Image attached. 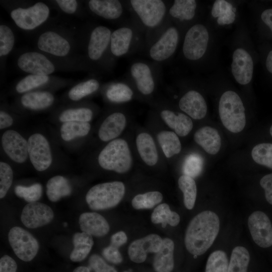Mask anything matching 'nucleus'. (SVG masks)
<instances>
[{
    "label": "nucleus",
    "instance_id": "obj_1",
    "mask_svg": "<svg viewBox=\"0 0 272 272\" xmlns=\"http://www.w3.org/2000/svg\"><path fill=\"white\" fill-rule=\"evenodd\" d=\"M220 230V220L214 212L207 210L194 216L185 232L184 243L187 251L195 256L205 253L212 245Z\"/></svg>",
    "mask_w": 272,
    "mask_h": 272
},
{
    "label": "nucleus",
    "instance_id": "obj_2",
    "mask_svg": "<svg viewBox=\"0 0 272 272\" xmlns=\"http://www.w3.org/2000/svg\"><path fill=\"white\" fill-rule=\"evenodd\" d=\"M135 18L136 26L149 33L146 43L156 37L165 28L168 7L162 0H130L127 2Z\"/></svg>",
    "mask_w": 272,
    "mask_h": 272
},
{
    "label": "nucleus",
    "instance_id": "obj_3",
    "mask_svg": "<svg viewBox=\"0 0 272 272\" xmlns=\"http://www.w3.org/2000/svg\"><path fill=\"white\" fill-rule=\"evenodd\" d=\"M99 165L105 170L123 174L132 165V158L127 143L117 139L110 142L100 152L98 157Z\"/></svg>",
    "mask_w": 272,
    "mask_h": 272
},
{
    "label": "nucleus",
    "instance_id": "obj_4",
    "mask_svg": "<svg viewBox=\"0 0 272 272\" xmlns=\"http://www.w3.org/2000/svg\"><path fill=\"white\" fill-rule=\"evenodd\" d=\"M219 113L224 127L233 133L242 131L246 124L245 108L239 96L229 90L221 96L219 103Z\"/></svg>",
    "mask_w": 272,
    "mask_h": 272
},
{
    "label": "nucleus",
    "instance_id": "obj_5",
    "mask_svg": "<svg viewBox=\"0 0 272 272\" xmlns=\"http://www.w3.org/2000/svg\"><path fill=\"white\" fill-rule=\"evenodd\" d=\"M125 186L121 181H115L96 184L86 195V201L93 210H103L116 206L125 194Z\"/></svg>",
    "mask_w": 272,
    "mask_h": 272
},
{
    "label": "nucleus",
    "instance_id": "obj_6",
    "mask_svg": "<svg viewBox=\"0 0 272 272\" xmlns=\"http://www.w3.org/2000/svg\"><path fill=\"white\" fill-rule=\"evenodd\" d=\"M179 40V34L173 26L165 27L148 46V55L155 62H163L175 53Z\"/></svg>",
    "mask_w": 272,
    "mask_h": 272
},
{
    "label": "nucleus",
    "instance_id": "obj_7",
    "mask_svg": "<svg viewBox=\"0 0 272 272\" xmlns=\"http://www.w3.org/2000/svg\"><path fill=\"white\" fill-rule=\"evenodd\" d=\"M141 31L135 25H125L112 32L110 52L114 57L126 55L142 44Z\"/></svg>",
    "mask_w": 272,
    "mask_h": 272
},
{
    "label": "nucleus",
    "instance_id": "obj_8",
    "mask_svg": "<svg viewBox=\"0 0 272 272\" xmlns=\"http://www.w3.org/2000/svg\"><path fill=\"white\" fill-rule=\"evenodd\" d=\"M50 9L43 2H37L27 7L12 10L10 16L15 24L24 30H32L43 24L48 18Z\"/></svg>",
    "mask_w": 272,
    "mask_h": 272
},
{
    "label": "nucleus",
    "instance_id": "obj_9",
    "mask_svg": "<svg viewBox=\"0 0 272 272\" xmlns=\"http://www.w3.org/2000/svg\"><path fill=\"white\" fill-rule=\"evenodd\" d=\"M209 34L206 27L201 24L192 26L186 32L182 45L184 56L190 61L200 59L208 48Z\"/></svg>",
    "mask_w": 272,
    "mask_h": 272
},
{
    "label": "nucleus",
    "instance_id": "obj_10",
    "mask_svg": "<svg viewBox=\"0 0 272 272\" xmlns=\"http://www.w3.org/2000/svg\"><path fill=\"white\" fill-rule=\"evenodd\" d=\"M8 239L16 256L24 261H31L38 252L39 245L37 239L21 227L16 226L11 228Z\"/></svg>",
    "mask_w": 272,
    "mask_h": 272
},
{
    "label": "nucleus",
    "instance_id": "obj_11",
    "mask_svg": "<svg viewBox=\"0 0 272 272\" xmlns=\"http://www.w3.org/2000/svg\"><path fill=\"white\" fill-rule=\"evenodd\" d=\"M154 64L145 61H136L129 67L130 79L138 91L143 95H151L156 88L158 73Z\"/></svg>",
    "mask_w": 272,
    "mask_h": 272
},
{
    "label": "nucleus",
    "instance_id": "obj_12",
    "mask_svg": "<svg viewBox=\"0 0 272 272\" xmlns=\"http://www.w3.org/2000/svg\"><path fill=\"white\" fill-rule=\"evenodd\" d=\"M28 152L30 161L38 171L48 169L52 162L51 151L46 138L42 134H32L28 141Z\"/></svg>",
    "mask_w": 272,
    "mask_h": 272
},
{
    "label": "nucleus",
    "instance_id": "obj_13",
    "mask_svg": "<svg viewBox=\"0 0 272 272\" xmlns=\"http://www.w3.org/2000/svg\"><path fill=\"white\" fill-rule=\"evenodd\" d=\"M17 64L21 71L30 75L49 76L56 70L55 65L46 55L37 51L22 53Z\"/></svg>",
    "mask_w": 272,
    "mask_h": 272
},
{
    "label": "nucleus",
    "instance_id": "obj_14",
    "mask_svg": "<svg viewBox=\"0 0 272 272\" xmlns=\"http://www.w3.org/2000/svg\"><path fill=\"white\" fill-rule=\"evenodd\" d=\"M249 231L254 242L262 248L272 245V225L268 216L261 211L252 213L248 219Z\"/></svg>",
    "mask_w": 272,
    "mask_h": 272
},
{
    "label": "nucleus",
    "instance_id": "obj_15",
    "mask_svg": "<svg viewBox=\"0 0 272 272\" xmlns=\"http://www.w3.org/2000/svg\"><path fill=\"white\" fill-rule=\"evenodd\" d=\"M111 34V30L105 26H97L92 30L87 48L88 57L92 62H98L110 50Z\"/></svg>",
    "mask_w": 272,
    "mask_h": 272
},
{
    "label": "nucleus",
    "instance_id": "obj_16",
    "mask_svg": "<svg viewBox=\"0 0 272 272\" xmlns=\"http://www.w3.org/2000/svg\"><path fill=\"white\" fill-rule=\"evenodd\" d=\"M54 218V213L48 205L40 202L28 203L23 208L21 220L27 228L35 229L44 226Z\"/></svg>",
    "mask_w": 272,
    "mask_h": 272
},
{
    "label": "nucleus",
    "instance_id": "obj_17",
    "mask_svg": "<svg viewBox=\"0 0 272 272\" xmlns=\"http://www.w3.org/2000/svg\"><path fill=\"white\" fill-rule=\"evenodd\" d=\"M37 45L41 51L58 57L67 56L72 48L70 42L65 37L52 30L41 34L38 38Z\"/></svg>",
    "mask_w": 272,
    "mask_h": 272
},
{
    "label": "nucleus",
    "instance_id": "obj_18",
    "mask_svg": "<svg viewBox=\"0 0 272 272\" xmlns=\"http://www.w3.org/2000/svg\"><path fill=\"white\" fill-rule=\"evenodd\" d=\"M2 145L6 154L14 162L23 163L28 158V142L18 132L6 131L2 137Z\"/></svg>",
    "mask_w": 272,
    "mask_h": 272
},
{
    "label": "nucleus",
    "instance_id": "obj_19",
    "mask_svg": "<svg viewBox=\"0 0 272 272\" xmlns=\"http://www.w3.org/2000/svg\"><path fill=\"white\" fill-rule=\"evenodd\" d=\"M254 64L250 54L244 49L238 48L233 53L231 72L240 85L249 84L253 77Z\"/></svg>",
    "mask_w": 272,
    "mask_h": 272
},
{
    "label": "nucleus",
    "instance_id": "obj_20",
    "mask_svg": "<svg viewBox=\"0 0 272 272\" xmlns=\"http://www.w3.org/2000/svg\"><path fill=\"white\" fill-rule=\"evenodd\" d=\"M163 239L157 234H150L132 242L128 248L130 259L135 263H142L148 252L156 253L160 249Z\"/></svg>",
    "mask_w": 272,
    "mask_h": 272
},
{
    "label": "nucleus",
    "instance_id": "obj_21",
    "mask_svg": "<svg viewBox=\"0 0 272 272\" xmlns=\"http://www.w3.org/2000/svg\"><path fill=\"white\" fill-rule=\"evenodd\" d=\"M179 107L188 116L194 119H201L207 113V105L202 95L191 90L186 92L180 99Z\"/></svg>",
    "mask_w": 272,
    "mask_h": 272
},
{
    "label": "nucleus",
    "instance_id": "obj_22",
    "mask_svg": "<svg viewBox=\"0 0 272 272\" xmlns=\"http://www.w3.org/2000/svg\"><path fill=\"white\" fill-rule=\"evenodd\" d=\"M88 7L94 15L111 21L121 18L125 10L123 3L118 0H90Z\"/></svg>",
    "mask_w": 272,
    "mask_h": 272
},
{
    "label": "nucleus",
    "instance_id": "obj_23",
    "mask_svg": "<svg viewBox=\"0 0 272 272\" xmlns=\"http://www.w3.org/2000/svg\"><path fill=\"white\" fill-rule=\"evenodd\" d=\"M126 124L125 115L121 112H114L103 121L98 130V137L103 142L112 141L124 130Z\"/></svg>",
    "mask_w": 272,
    "mask_h": 272
},
{
    "label": "nucleus",
    "instance_id": "obj_24",
    "mask_svg": "<svg viewBox=\"0 0 272 272\" xmlns=\"http://www.w3.org/2000/svg\"><path fill=\"white\" fill-rule=\"evenodd\" d=\"M79 223L82 232L96 237L106 235L110 229L105 218L95 212L82 213L80 216Z\"/></svg>",
    "mask_w": 272,
    "mask_h": 272
},
{
    "label": "nucleus",
    "instance_id": "obj_25",
    "mask_svg": "<svg viewBox=\"0 0 272 272\" xmlns=\"http://www.w3.org/2000/svg\"><path fill=\"white\" fill-rule=\"evenodd\" d=\"M160 116L164 122L173 129L177 135L185 137L193 128V122L187 115L176 112L169 109H163L160 112Z\"/></svg>",
    "mask_w": 272,
    "mask_h": 272
},
{
    "label": "nucleus",
    "instance_id": "obj_26",
    "mask_svg": "<svg viewBox=\"0 0 272 272\" xmlns=\"http://www.w3.org/2000/svg\"><path fill=\"white\" fill-rule=\"evenodd\" d=\"M194 140L207 153L215 155L220 151L221 139L218 130L206 126L197 129L194 134Z\"/></svg>",
    "mask_w": 272,
    "mask_h": 272
},
{
    "label": "nucleus",
    "instance_id": "obj_27",
    "mask_svg": "<svg viewBox=\"0 0 272 272\" xmlns=\"http://www.w3.org/2000/svg\"><path fill=\"white\" fill-rule=\"evenodd\" d=\"M173 241L168 238L163 239L161 246L155 253L153 267L156 272H171L174 268Z\"/></svg>",
    "mask_w": 272,
    "mask_h": 272
},
{
    "label": "nucleus",
    "instance_id": "obj_28",
    "mask_svg": "<svg viewBox=\"0 0 272 272\" xmlns=\"http://www.w3.org/2000/svg\"><path fill=\"white\" fill-rule=\"evenodd\" d=\"M136 146L142 160L147 165H155L158 161V154L154 139L147 132H142L136 138Z\"/></svg>",
    "mask_w": 272,
    "mask_h": 272
},
{
    "label": "nucleus",
    "instance_id": "obj_29",
    "mask_svg": "<svg viewBox=\"0 0 272 272\" xmlns=\"http://www.w3.org/2000/svg\"><path fill=\"white\" fill-rule=\"evenodd\" d=\"M54 101V96L47 91L28 92L22 95L20 99L23 107L33 110L46 109L50 106Z\"/></svg>",
    "mask_w": 272,
    "mask_h": 272
},
{
    "label": "nucleus",
    "instance_id": "obj_30",
    "mask_svg": "<svg viewBox=\"0 0 272 272\" xmlns=\"http://www.w3.org/2000/svg\"><path fill=\"white\" fill-rule=\"evenodd\" d=\"M74 249L70 258L73 262L84 260L90 252L94 244L92 236L85 232H77L73 237Z\"/></svg>",
    "mask_w": 272,
    "mask_h": 272
},
{
    "label": "nucleus",
    "instance_id": "obj_31",
    "mask_svg": "<svg viewBox=\"0 0 272 272\" xmlns=\"http://www.w3.org/2000/svg\"><path fill=\"white\" fill-rule=\"evenodd\" d=\"M197 2L195 0H175L168 10V14L180 22L188 21L195 15Z\"/></svg>",
    "mask_w": 272,
    "mask_h": 272
},
{
    "label": "nucleus",
    "instance_id": "obj_32",
    "mask_svg": "<svg viewBox=\"0 0 272 272\" xmlns=\"http://www.w3.org/2000/svg\"><path fill=\"white\" fill-rule=\"evenodd\" d=\"M46 187V195L52 202L57 201L62 197L69 196L72 193V187L69 180L60 175L50 178Z\"/></svg>",
    "mask_w": 272,
    "mask_h": 272
},
{
    "label": "nucleus",
    "instance_id": "obj_33",
    "mask_svg": "<svg viewBox=\"0 0 272 272\" xmlns=\"http://www.w3.org/2000/svg\"><path fill=\"white\" fill-rule=\"evenodd\" d=\"M157 140L165 156L167 158L179 154L181 150V144L179 139L173 131H161L157 134Z\"/></svg>",
    "mask_w": 272,
    "mask_h": 272
},
{
    "label": "nucleus",
    "instance_id": "obj_34",
    "mask_svg": "<svg viewBox=\"0 0 272 272\" xmlns=\"http://www.w3.org/2000/svg\"><path fill=\"white\" fill-rule=\"evenodd\" d=\"M133 96L131 88L124 82L112 83L107 89L106 97L107 99L115 103H122L130 101Z\"/></svg>",
    "mask_w": 272,
    "mask_h": 272
},
{
    "label": "nucleus",
    "instance_id": "obj_35",
    "mask_svg": "<svg viewBox=\"0 0 272 272\" xmlns=\"http://www.w3.org/2000/svg\"><path fill=\"white\" fill-rule=\"evenodd\" d=\"M235 9L229 2L224 0L216 1L213 6L211 14L217 18V23L220 25H229L234 22L236 14Z\"/></svg>",
    "mask_w": 272,
    "mask_h": 272
},
{
    "label": "nucleus",
    "instance_id": "obj_36",
    "mask_svg": "<svg viewBox=\"0 0 272 272\" xmlns=\"http://www.w3.org/2000/svg\"><path fill=\"white\" fill-rule=\"evenodd\" d=\"M151 221L154 224H162L163 228L167 224L171 226H176L180 222L179 215L176 212L171 211L167 203H161L154 210L151 217Z\"/></svg>",
    "mask_w": 272,
    "mask_h": 272
},
{
    "label": "nucleus",
    "instance_id": "obj_37",
    "mask_svg": "<svg viewBox=\"0 0 272 272\" xmlns=\"http://www.w3.org/2000/svg\"><path fill=\"white\" fill-rule=\"evenodd\" d=\"M91 129L89 122L69 121L62 123L60 127V135L62 139L69 142L78 137L87 135Z\"/></svg>",
    "mask_w": 272,
    "mask_h": 272
},
{
    "label": "nucleus",
    "instance_id": "obj_38",
    "mask_svg": "<svg viewBox=\"0 0 272 272\" xmlns=\"http://www.w3.org/2000/svg\"><path fill=\"white\" fill-rule=\"evenodd\" d=\"M250 255L244 247L238 246L232 250L228 265V272H247Z\"/></svg>",
    "mask_w": 272,
    "mask_h": 272
},
{
    "label": "nucleus",
    "instance_id": "obj_39",
    "mask_svg": "<svg viewBox=\"0 0 272 272\" xmlns=\"http://www.w3.org/2000/svg\"><path fill=\"white\" fill-rule=\"evenodd\" d=\"M178 186L183 194L185 207L188 210L194 207L197 194V188L194 179L190 176L183 175L178 181Z\"/></svg>",
    "mask_w": 272,
    "mask_h": 272
},
{
    "label": "nucleus",
    "instance_id": "obj_40",
    "mask_svg": "<svg viewBox=\"0 0 272 272\" xmlns=\"http://www.w3.org/2000/svg\"><path fill=\"white\" fill-rule=\"evenodd\" d=\"M100 88V83L96 79L92 78L81 82L69 92L68 96L72 101H79L96 92Z\"/></svg>",
    "mask_w": 272,
    "mask_h": 272
},
{
    "label": "nucleus",
    "instance_id": "obj_41",
    "mask_svg": "<svg viewBox=\"0 0 272 272\" xmlns=\"http://www.w3.org/2000/svg\"><path fill=\"white\" fill-rule=\"evenodd\" d=\"M163 197L162 194L157 191L139 194L132 198L131 205L137 210L150 209L161 202Z\"/></svg>",
    "mask_w": 272,
    "mask_h": 272
},
{
    "label": "nucleus",
    "instance_id": "obj_42",
    "mask_svg": "<svg viewBox=\"0 0 272 272\" xmlns=\"http://www.w3.org/2000/svg\"><path fill=\"white\" fill-rule=\"evenodd\" d=\"M251 157L256 163L272 169V143L255 145L252 150Z\"/></svg>",
    "mask_w": 272,
    "mask_h": 272
},
{
    "label": "nucleus",
    "instance_id": "obj_43",
    "mask_svg": "<svg viewBox=\"0 0 272 272\" xmlns=\"http://www.w3.org/2000/svg\"><path fill=\"white\" fill-rule=\"evenodd\" d=\"M228 259L223 250H218L209 256L205 272H228Z\"/></svg>",
    "mask_w": 272,
    "mask_h": 272
},
{
    "label": "nucleus",
    "instance_id": "obj_44",
    "mask_svg": "<svg viewBox=\"0 0 272 272\" xmlns=\"http://www.w3.org/2000/svg\"><path fill=\"white\" fill-rule=\"evenodd\" d=\"M50 80L48 76L29 75L21 79L16 86L19 93H28L35 88L46 84Z\"/></svg>",
    "mask_w": 272,
    "mask_h": 272
},
{
    "label": "nucleus",
    "instance_id": "obj_45",
    "mask_svg": "<svg viewBox=\"0 0 272 272\" xmlns=\"http://www.w3.org/2000/svg\"><path fill=\"white\" fill-rule=\"evenodd\" d=\"M93 117L92 110L87 107L70 108L64 110L59 116L62 122L80 121L88 122Z\"/></svg>",
    "mask_w": 272,
    "mask_h": 272
},
{
    "label": "nucleus",
    "instance_id": "obj_46",
    "mask_svg": "<svg viewBox=\"0 0 272 272\" xmlns=\"http://www.w3.org/2000/svg\"><path fill=\"white\" fill-rule=\"evenodd\" d=\"M14 191L18 197L23 198L28 203L38 201L41 198L43 191L41 184L38 183L29 186L17 185Z\"/></svg>",
    "mask_w": 272,
    "mask_h": 272
},
{
    "label": "nucleus",
    "instance_id": "obj_47",
    "mask_svg": "<svg viewBox=\"0 0 272 272\" xmlns=\"http://www.w3.org/2000/svg\"><path fill=\"white\" fill-rule=\"evenodd\" d=\"M15 41V35L8 26H0V56L3 57L9 54L13 49Z\"/></svg>",
    "mask_w": 272,
    "mask_h": 272
},
{
    "label": "nucleus",
    "instance_id": "obj_48",
    "mask_svg": "<svg viewBox=\"0 0 272 272\" xmlns=\"http://www.w3.org/2000/svg\"><path fill=\"white\" fill-rule=\"evenodd\" d=\"M202 167L203 159L200 155L196 154L188 155L183 165L184 175L195 178L200 174Z\"/></svg>",
    "mask_w": 272,
    "mask_h": 272
},
{
    "label": "nucleus",
    "instance_id": "obj_49",
    "mask_svg": "<svg viewBox=\"0 0 272 272\" xmlns=\"http://www.w3.org/2000/svg\"><path fill=\"white\" fill-rule=\"evenodd\" d=\"M13 171L7 163L0 162V198H3L12 185Z\"/></svg>",
    "mask_w": 272,
    "mask_h": 272
},
{
    "label": "nucleus",
    "instance_id": "obj_50",
    "mask_svg": "<svg viewBox=\"0 0 272 272\" xmlns=\"http://www.w3.org/2000/svg\"><path fill=\"white\" fill-rule=\"evenodd\" d=\"M89 266L93 272H117L115 268L107 264L99 255L92 254L89 259Z\"/></svg>",
    "mask_w": 272,
    "mask_h": 272
},
{
    "label": "nucleus",
    "instance_id": "obj_51",
    "mask_svg": "<svg viewBox=\"0 0 272 272\" xmlns=\"http://www.w3.org/2000/svg\"><path fill=\"white\" fill-rule=\"evenodd\" d=\"M102 255L107 261L113 264H119L123 260L118 248L111 245L103 249Z\"/></svg>",
    "mask_w": 272,
    "mask_h": 272
},
{
    "label": "nucleus",
    "instance_id": "obj_52",
    "mask_svg": "<svg viewBox=\"0 0 272 272\" xmlns=\"http://www.w3.org/2000/svg\"><path fill=\"white\" fill-rule=\"evenodd\" d=\"M260 185L264 190L266 201L272 205V173L263 176L260 180Z\"/></svg>",
    "mask_w": 272,
    "mask_h": 272
},
{
    "label": "nucleus",
    "instance_id": "obj_53",
    "mask_svg": "<svg viewBox=\"0 0 272 272\" xmlns=\"http://www.w3.org/2000/svg\"><path fill=\"white\" fill-rule=\"evenodd\" d=\"M17 264L14 259L5 255L0 259V272H16Z\"/></svg>",
    "mask_w": 272,
    "mask_h": 272
},
{
    "label": "nucleus",
    "instance_id": "obj_54",
    "mask_svg": "<svg viewBox=\"0 0 272 272\" xmlns=\"http://www.w3.org/2000/svg\"><path fill=\"white\" fill-rule=\"evenodd\" d=\"M55 2L59 8L67 14H74L78 7V3L75 0H56Z\"/></svg>",
    "mask_w": 272,
    "mask_h": 272
},
{
    "label": "nucleus",
    "instance_id": "obj_55",
    "mask_svg": "<svg viewBox=\"0 0 272 272\" xmlns=\"http://www.w3.org/2000/svg\"><path fill=\"white\" fill-rule=\"evenodd\" d=\"M110 240V245L118 248L126 242L127 237L124 232L119 231L113 234Z\"/></svg>",
    "mask_w": 272,
    "mask_h": 272
},
{
    "label": "nucleus",
    "instance_id": "obj_56",
    "mask_svg": "<svg viewBox=\"0 0 272 272\" xmlns=\"http://www.w3.org/2000/svg\"><path fill=\"white\" fill-rule=\"evenodd\" d=\"M260 18L263 24L267 26L272 33V8L263 10L261 14Z\"/></svg>",
    "mask_w": 272,
    "mask_h": 272
},
{
    "label": "nucleus",
    "instance_id": "obj_57",
    "mask_svg": "<svg viewBox=\"0 0 272 272\" xmlns=\"http://www.w3.org/2000/svg\"><path fill=\"white\" fill-rule=\"evenodd\" d=\"M14 120L12 116L6 112L1 111L0 112V128L5 129L11 126L13 123Z\"/></svg>",
    "mask_w": 272,
    "mask_h": 272
},
{
    "label": "nucleus",
    "instance_id": "obj_58",
    "mask_svg": "<svg viewBox=\"0 0 272 272\" xmlns=\"http://www.w3.org/2000/svg\"><path fill=\"white\" fill-rule=\"evenodd\" d=\"M265 65L267 72L272 75V49L268 52L266 55Z\"/></svg>",
    "mask_w": 272,
    "mask_h": 272
},
{
    "label": "nucleus",
    "instance_id": "obj_59",
    "mask_svg": "<svg viewBox=\"0 0 272 272\" xmlns=\"http://www.w3.org/2000/svg\"><path fill=\"white\" fill-rule=\"evenodd\" d=\"M73 272H90V270L88 267L80 266L76 268Z\"/></svg>",
    "mask_w": 272,
    "mask_h": 272
},
{
    "label": "nucleus",
    "instance_id": "obj_60",
    "mask_svg": "<svg viewBox=\"0 0 272 272\" xmlns=\"http://www.w3.org/2000/svg\"><path fill=\"white\" fill-rule=\"evenodd\" d=\"M269 133L270 135L272 137V124L271 125L270 128H269Z\"/></svg>",
    "mask_w": 272,
    "mask_h": 272
},
{
    "label": "nucleus",
    "instance_id": "obj_61",
    "mask_svg": "<svg viewBox=\"0 0 272 272\" xmlns=\"http://www.w3.org/2000/svg\"><path fill=\"white\" fill-rule=\"evenodd\" d=\"M123 272H129V271H123Z\"/></svg>",
    "mask_w": 272,
    "mask_h": 272
}]
</instances>
